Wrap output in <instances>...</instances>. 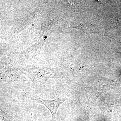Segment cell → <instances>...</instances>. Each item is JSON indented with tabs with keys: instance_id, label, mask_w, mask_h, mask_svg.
<instances>
[{
	"instance_id": "obj_1",
	"label": "cell",
	"mask_w": 121,
	"mask_h": 121,
	"mask_svg": "<svg viewBox=\"0 0 121 121\" xmlns=\"http://www.w3.org/2000/svg\"><path fill=\"white\" fill-rule=\"evenodd\" d=\"M64 98L60 97L54 100H48L39 99L37 102L43 104L50 111L52 115V121H55L56 112L60 106L65 101Z\"/></svg>"
},
{
	"instance_id": "obj_2",
	"label": "cell",
	"mask_w": 121,
	"mask_h": 121,
	"mask_svg": "<svg viewBox=\"0 0 121 121\" xmlns=\"http://www.w3.org/2000/svg\"><path fill=\"white\" fill-rule=\"evenodd\" d=\"M77 28L82 30L83 31L87 34L91 33L100 34L101 33L99 30H97L94 26L91 24L81 23L77 26Z\"/></svg>"
}]
</instances>
